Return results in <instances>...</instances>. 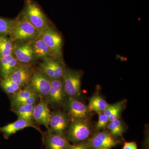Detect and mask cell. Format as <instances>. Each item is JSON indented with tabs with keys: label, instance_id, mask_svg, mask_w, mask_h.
Here are the masks:
<instances>
[{
	"label": "cell",
	"instance_id": "1",
	"mask_svg": "<svg viewBox=\"0 0 149 149\" xmlns=\"http://www.w3.org/2000/svg\"><path fill=\"white\" fill-rule=\"evenodd\" d=\"M93 128L88 118L72 119L65 136L69 142L76 144L91 139Z\"/></svg>",
	"mask_w": 149,
	"mask_h": 149
},
{
	"label": "cell",
	"instance_id": "2",
	"mask_svg": "<svg viewBox=\"0 0 149 149\" xmlns=\"http://www.w3.org/2000/svg\"><path fill=\"white\" fill-rule=\"evenodd\" d=\"M40 32L21 14L15 19L9 36L13 42H21L32 41L39 36Z\"/></svg>",
	"mask_w": 149,
	"mask_h": 149
},
{
	"label": "cell",
	"instance_id": "3",
	"mask_svg": "<svg viewBox=\"0 0 149 149\" xmlns=\"http://www.w3.org/2000/svg\"><path fill=\"white\" fill-rule=\"evenodd\" d=\"M21 14L39 32L49 26L45 14L39 5L32 0H25Z\"/></svg>",
	"mask_w": 149,
	"mask_h": 149
},
{
	"label": "cell",
	"instance_id": "4",
	"mask_svg": "<svg viewBox=\"0 0 149 149\" xmlns=\"http://www.w3.org/2000/svg\"><path fill=\"white\" fill-rule=\"evenodd\" d=\"M82 73L66 68L62 77L65 92L68 97L77 99L81 96Z\"/></svg>",
	"mask_w": 149,
	"mask_h": 149
},
{
	"label": "cell",
	"instance_id": "5",
	"mask_svg": "<svg viewBox=\"0 0 149 149\" xmlns=\"http://www.w3.org/2000/svg\"><path fill=\"white\" fill-rule=\"evenodd\" d=\"M39 36L49 49L53 57L61 58L63 39L60 34L53 27L49 26L40 32Z\"/></svg>",
	"mask_w": 149,
	"mask_h": 149
},
{
	"label": "cell",
	"instance_id": "6",
	"mask_svg": "<svg viewBox=\"0 0 149 149\" xmlns=\"http://www.w3.org/2000/svg\"><path fill=\"white\" fill-rule=\"evenodd\" d=\"M52 80L39 69L35 70L28 86L32 88L39 97L47 99L51 87Z\"/></svg>",
	"mask_w": 149,
	"mask_h": 149
},
{
	"label": "cell",
	"instance_id": "7",
	"mask_svg": "<svg viewBox=\"0 0 149 149\" xmlns=\"http://www.w3.org/2000/svg\"><path fill=\"white\" fill-rule=\"evenodd\" d=\"M120 143L117 139L111 135L108 130L99 131L91 138L89 149H111Z\"/></svg>",
	"mask_w": 149,
	"mask_h": 149
},
{
	"label": "cell",
	"instance_id": "8",
	"mask_svg": "<svg viewBox=\"0 0 149 149\" xmlns=\"http://www.w3.org/2000/svg\"><path fill=\"white\" fill-rule=\"evenodd\" d=\"M70 122V117L67 113L56 111L52 113L48 130L54 134L64 135Z\"/></svg>",
	"mask_w": 149,
	"mask_h": 149
},
{
	"label": "cell",
	"instance_id": "9",
	"mask_svg": "<svg viewBox=\"0 0 149 149\" xmlns=\"http://www.w3.org/2000/svg\"><path fill=\"white\" fill-rule=\"evenodd\" d=\"M39 97L28 85L17 91L12 95L11 106L12 109L22 105L35 104L39 99Z\"/></svg>",
	"mask_w": 149,
	"mask_h": 149
},
{
	"label": "cell",
	"instance_id": "10",
	"mask_svg": "<svg viewBox=\"0 0 149 149\" xmlns=\"http://www.w3.org/2000/svg\"><path fill=\"white\" fill-rule=\"evenodd\" d=\"M13 53L20 63L31 64L35 59L32 42H17L14 45Z\"/></svg>",
	"mask_w": 149,
	"mask_h": 149
},
{
	"label": "cell",
	"instance_id": "11",
	"mask_svg": "<svg viewBox=\"0 0 149 149\" xmlns=\"http://www.w3.org/2000/svg\"><path fill=\"white\" fill-rule=\"evenodd\" d=\"M64 107L72 119L87 118L90 112L85 104L72 97H68L65 101Z\"/></svg>",
	"mask_w": 149,
	"mask_h": 149
},
{
	"label": "cell",
	"instance_id": "12",
	"mask_svg": "<svg viewBox=\"0 0 149 149\" xmlns=\"http://www.w3.org/2000/svg\"><path fill=\"white\" fill-rule=\"evenodd\" d=\"M34 71L31 64L20 63L8 77L23 88L29 84Z\"/></svg>",
	"mask_w": 149,
	"mask_h": 149
},
{
	"label": "cell",
	"instance_id": "13",
	"mask_svg": "<svg viewBox=\"0 0 149 149\" xmlns=\"http://www.w3.org/2000/svg\"><path fill=\"white\" fill-rule=\"evenodd\" d=\"M66 96L62 78L52 80L47 102L53 105H60L64 103Z\"/></svg>",
	"mask_w": 149,
	"mask_h": 149
},
{
	"label": "cell",
	"instance_id": "14",
	"mask_svg": "<svg viewBox=\"0 0 149 149\" xmlns=\"http://www.w3.org/2000/svg\"><path fill=\"white\" fill-rule=\"evenodd\" d=\"M47 103L42 100L35 105L33 117L34 121L37 124L44 125L48 129L52 113Z\"/></svg>",
	"mask_w": 149,
	"mask_h": 149
},
{
	"label": "cell",
	"instance_id": "15",
	"mask_svg": "<svg viewBox=\"0 0 149 149\" xmlns=\"http://www.w3.org/2000/svg\"><path fill=\"white\" fill-rule=\"evenodd\" d=\"M28 127H32L38 130L43 136L42 132L39 127L33 123H30L25 120L18 119L16 121L5 125L0 128V132L3 134L6 139H8L10 136L19 130H23Z\"/></svg>",
	"mask_w": 149,
	"mask_h": 149
},
{
	"label": "cell",
	"instance_id": "16",
	"mask_svg": "<svg viewBox=\"0 0 149 149\" xmlns=\"http://www.w3.org/2000/svg\"><path fill=\"white\" fill-rule=\"evenodd\" d=\"M44 139L46 149H67L71 145L64 135L54 134L49 130Z\"/></svg>",
	"mask_w": 149,
	"mask_h": 149
},
{
	"label": "cell",
	"instance_id": "17",
	"mask_svg": "<svg viewBox=\"0 0 149 149\" xmlns=\"http://www.w3.org/2000/svg\"><path fill=\"white\" fill-rule=\"evenodd\" d=\"M32 44L35 58L43 60L50 58H54L49 49L40 36L32 40Z\"/></svg>",
	"mask_w": 149,
	"mask_h": 149
},
{
	"label": "cell",
	"instance_id": "18",
	"mask_svg": "<svg viewBox=\"0 0 149 149\" xmlns=\"http://www.w3.org/2000/svg\"><path fill=\"white\" fill-rule=\"evenodd\" d=\"M36 104L22 105L11 109L12 111L17 116L18 119L30 123L34 121L33 112Z\"/></svg>",
	"mask_w": 149,
	"mask_h": 149
},
{
	"label": "cell",
	"instance_id": "19",
	"mask_svg": "<svg viewBox=\"0 0 149 149\" xmlns=\"http://www.w3.org/2000/svg\"><path fill=\"white\" fill-rule=\"evenodd\" d=\"M108 105L102 96L95 94L90 99L88 107L90 112L95 111L98 113L103 112Z\"/></svg>",
	"mask_w": 149,
	"mask_h": 149
},
{
	"label": "cell",
	"instance_id": "20",
	"mask_svg": "<svg viewBox=\"0 0 149 149\" xmlns=\"http://www.w3.org/2000/svg\"><path fill=\"white\" fill-rule=\"evenodd\" d=\"M13 42L6 35H0V58L13 54Z\"/></svg>",
	"mask_w": 149,
	"mask_h": 149
},
{
	"label": "cell",
	"instance_id": "21",
	"mask_svg": "<svg viewBox=\"0 0 149 149\" xmlns=\"http://www.w3.org/2000/svg\"><path fill=\"white\" fill-rule=\"evenodd\" d=\"M109 122L107 128L111 135L116 139L122 137L125 128L121 120L118 119Z\"/></svg>",
	"mask_w": 149,
	"mask_h": 149
},
{
	"label": "cell",
	"instance_id": "22",
	"mask_svg": "<svg viewBox=\"0 0 149 149\" xmlns=\"http://www.w3.org/2000/svg\"><path fill=\"white\" fill-rule=\"evenodd\" d=\"M39 70L49 79L51 80H54V73L53 58L43 60L42 62L40 65Z\"/></svg>",
	"mask_w": 149,
	"mask_h": 149
},
{
	"label": "cell",
	"instance_id": "23",
	"mask_svg": "<svg viewBox=\"0 0 149 149\" xmlns=\"http://www.w3.org/2000/svg\"><path fill=\"white\" fill-rule=\"evenodd\" d=\"M0 85L6 93L12 95L22 88L9 77L3 78L0 82Z\"/></svg>",
	"mask_w": 149,
	"mask_h": 149
},
{
	"label": "cell",
	"instance_id": "24",
	"mask_svg": "<svg viewBox=\"0 0 149 149\" xmlns=\"http://www.w3.org/2000/svg\"><path fill=\"white\" fill-rule=\"evenodd\" d=\"M15 19L0 17V35H9L13 27Z\"/></svg>",
	"mask_w": 149,
	"mask_h": 149
},
{
	"label": "cell",
	"instance_id": "25",
	"mask_svg": "<svg viewBox=\"0 0 149 149\" xmlns=\"http://www.w3.org/2000/svg\"><path fill=\"white\" fill-rule=\"evenodd\" d=\"M53 63L54 73V79H61L66 68L65 65L61 58H53Z\"/></svg>",
	"mask_w": 149,
	"mask_h": 149
},
{
	"label": "cell",
	"instance_id": "26",
	"mask_svg": "<svg viewBox=\"0 0 149 149\" xmlns=\"http://www.w3.org/2000/svg\"><path fill=\"white\" fill-rule=\"evenodd\" d=\"M19 64L20 63L14 57L4 69L0 72L1 76L3 78L8 77Z\"/></svg>",
	"mask_w": 149,
	"mask_h": 149
},
{
	"label": "cell",
	"instance_id": "27",
	"mask_svg": "<svg viewBox=\"0 0 149 149\" xmlns=\"http://www.w3.org/2000/svg\"><path fill=\"white\" fill-rule=\"evenodd\" d=\"M125 103V100H123L112 104H109L106 109L104 110L103 113L109 117L116 112L121 111L123 109Z\"/></svg>",
	"mask_w": 149,
	"mask_h": 149
},
{
	"label": "cell",
	"instance_id": "28",
	"mask_svg": "<svg viewBox=\"0 0 149 149\" xmlns=\"http://www.w3.org/2000/svg\"><path fill=\"white\" fill-rule=\"evenodd\" d=\"M98 120L96 124L95 130L99 131L105 130L109 122V117L103 112L98 113Z\"/></svg>",
	"mask_w": 149,
	"mask_h": 149
},
{
	"label": "cell",
	"instance_id": "29",
	"mask_svg": "<svg viewBox=\"0 0 149 149\" xmlns=\"http://www.w3.org/2000/svg\"><path fill=\"white\" fill-rule=\"evenodd\" d=\"M90 142L91 139L78 143L71 145L67 149H89Z\"/></svg>",
	"mask_w": 149,
	"mask_h": 149
},
{
	"label": "cell",
	"instance_id": "30",
	"mask_svg": "<svg viewBox=\"0 0 149 149\" xmlns=\"http://www.w3.org/2000/svg\"><path fill=\"white\" fill-rule=\"evenodd\" d=\"M14 57L13 54L8 56L0 58V72L4 69Z\"/></svg>",
	"mask_w": 149,
	"mask_h": 149
},
{
	"label": "cell",
	"instance_id": "31",
	"mask_svg": "<svg viewBox=\"0 0 149 149\" xmlns=\"http://www.w3.org/2000/svg\"><path fill=\"white\" fill-rule=\"evenodd\" d=\"M122 149H138V146L135 142H126Z\"/></svg>",
	"mask_w": 149,
	"mask_h": 149
},
{
	"label": "cell",
	"instance_id": "32",
	"mask_svg": "<svg viewBox=\"0 0 149 149\" xmlns=\"http://www.w3.org/2000/svg\"><path fill=\"white\" fill-rule=\"evenodd\" d=\"M107 149V148H104V149Z\"/></svg>",
	"mask_w": 149,
	"mask_h": 149
}]
</instances>
